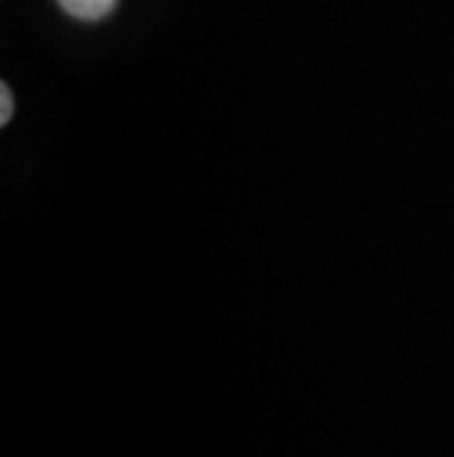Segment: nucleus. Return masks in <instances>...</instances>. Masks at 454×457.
I'll use <instances>...</instances> for the list:
<instances>
[{"label": "nucleus", "instance_id": "1", "mask_svg": "<svg viewBox=\"0 0 454 457\" xmlns=\"http://www.w3.org/2000/svg\"><path fill=\"white\" fill-rule=\"evenodd\" d=\"M60 6L74 18H83V21H98L106 12H112L115 0H60Z\"/></svg>", "mask_w": 454, "mask_h": 457}, {"label": "nucleus", "instance_id": "2", "mask_svg": "<svg viewBox=\"0 0 454 457\" xmlns=\"http://www.w3.org/2000/svg\"><path fill=\"white\" fill-rule=\"evenodd\" d=\"M9 119H12V92L4 83L0 86V124H9Z\"/></svg>", "mask_w": 454, "mask_h": 457}]
</instances>
